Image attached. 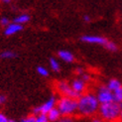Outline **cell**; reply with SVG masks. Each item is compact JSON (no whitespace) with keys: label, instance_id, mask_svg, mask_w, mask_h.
<instances>
[{"label":"cell","instance_id":"cell-30","mask_svg":"<svg viewBox=\"0 0 122 122\" xmlns=\"http://www.w3.org/2000/svg\"><path fill=\"white\" fill-rule=\"evenodd\" d=\"M1 1H2L3 3H6V4H7V3H9V2L11 1V0H1Z\"/></svg>","mask_w":122,"mask_h":122},{"label":"cell","instance_id":"cell-2","mask_svg":"<svg viewBox=\"0 0 122 122\" xmlns=\"http://www.w3.org/2000/svg\"><path fill=\"white\" fill-rule=\"evenodd\" d=\"M120 112H121V104L113 101L109 103H104V104H100L97 113L99 114V117L103 121L111 122L119 119Z\"/></svg>","mask_w":122,"mask_h":122},{"label":"cell","instance_id":"cell-13","mask_svg":"<svg viewBox=\"0 0 122 122\" xmlns=\"http://www.w3.org/2000/svg\"><path fill=\"white\" fill-rule=\"evenodd\" d=\"M46 115H47L48 120L50 121V122H57L58 120L61 119V117H62V115H61V113L58 110L57 107L53 108L52 110H50V111L48 112V114H46Z\"/></svg>","mask_w":122,"mask_h":122},{"label":"cell","instance_id":"cell-4","mask_svg":"<svg viewBox=\"0 0 122 122\" xmlns=\"http://www.w3.org/2000/svg\"><path fill=\"white\" fill-rule=\"evenodd\" d=\"M57 101H58V99H57L56 95L52 94L44 103H42L41 105L33 107V109H32L33 115L37 116L39 114H45V115L48 114L49 111L52 110L53 108H55L57 106Z\"/></svg>","mask_w":122,"mask_h":122},{"label":"cell","instance_id":"cell-32","mask_svg":"<svg viewBox=\"0 0 122 122\" xmlns=\"http://www.w3.org/2000/svg\"><path fill=\"white\" fill-rule=\"evenodd\" d=\"M111 122H116V121H111Z\"/></svg>","mask_w":122,"mask_h":122},{"label":"cell","instance_id":"cell-9","mask_svg":"<svg viewBox=\"0 0 122 122\" xmlns=\"http://www.w3.org/2000/svg\"><path fill=\"white\" fill-rule=\"evenodd\" d=\"M23 30V26L22 25H19V24H16L14 22L10 23L7 27H5L4 29V35L9 37V36H13V35H16L18 33H20Z\"/></svg>","mask_w":122,"mask_h":122},{"label":"cell","instance_id":"cell-26","mask_svg":"<svg viewBox=\"0 0 122 122\" xmlns=\"http://www.w3.org/2000/svg\"><path fill=\"white\" fill-rule=\"evenodd\" d=\"M0 122H9V118L3 112H0Z\"/></svg>","mask_w":122,"mask_h":122},{"label":"cell","instance_id":"cell-18","mask_svg":"<svg viewBox=\"0 0 122 122\" xmlns=\"http://www.w3.org/2000/svg\"><path fill=\"white\" fill-rule=\"evenodd\" d=\"M113 94H114V101L119 103V104H122V86L115 92H113Z\"/></svg>","mask_w":122,"mask_h":122},{"label":"cell","instance_id":"cell-19","mask_svg":"<svg viewBox=\"0 0 122 122\" xmlns=\"http://www.w3.org/2000/svg\"><path fill=\"white\" fill-rule=\"evenodd\" d=\"M11 22H10V20H9V18L8 17H6V16H3V17H1L0 18V25H1L2 27H7L9 24H10Z\"/></svg>","mask_w":122,"mask_h":122},{"label":"cell","instance_id":"cell-31","mask_svg":"<svg viewBox=\"0 0 122 122\" xmlns=\"http://www.w3.org/2000/svg\"><path fill=\"white\" fill-rule=\"evenodd\" d=\"M9 122H18V121L15 119H9Z\"/></svg>","mask_w":122,"mask_h":122},{"label":"cell","instance_id":"cell-25","mask_svg":"<svg viewBox=\"0 0 122 122\" xmlns=\"http://www.w3.org/2000/svg\"><path fill=\"white\" fill-rule=\"evenodd\" d=\"M6 102H7V96L5 94H0V106L4 105Z\"/></svg>","mask_w":122,"mask_h":122},{"label":"cell","instance_id":"cell-5","mask_svg":"<svg viewBox=\"0 0 122 122\" xmlns=\"http://www.w3.org/2000/svg\"><path fill=\"white\" fill-rule=\"evenodd\" d=\"M96 97L100 104L109 103L114 101V94L112 91H110L106 85H99L96 90Z\"/></svg>","mask_w":122,"mask_h":122},{"label":"cell","instance_id":"cell-28","mask_svg":"<svg viewBox=\"0 0 122 122\" xmlns=\"http://www.w3.org/2000/svg\"><path fill=\"white\" fill-rule=\"evenodd\" d=\"M90 122H104V121H103L100 117H94V118L91 119V121H90Z\"/></svg>","mask_w":122,"mask_h":122},{"label":"cell","instance_id":"cell-27","mask_svg":"<svg viewBox=\"0 0 122 122\" xmlns=\"http://www.w3.org/2000/svg\"><path fill=\"white\" fill-rule=\"evenodd\" d=\"M82 20H83V22H85V23H89V22L91 21V18H90L89 15L85 14V15H83V17H82Z\"/></svg>","mask_w":122,"mask_h":122},{"label":"cell","instance_id":"cell-11","mask_svg":"<svg viewBox=\"0 0 122 122\" xmlns=\"http://www.w3.org/2000/svg\"><path fill=\"white\" fill-rule=\"evenodd\" d=\"M106 86L110 91L115 92V91L118 90L122 86V83H121V81L119 80H117V78H110V80L107 81Z\"/></svg>","mask_w":122,"mask_h":122},{"label":"cell","instance_id":"cell-10","mask_svg":"<svg viewBox=\"0 0 122 122\" xmlns=\"http://www.w3.org/2000/svg\"><path fill=\"white\" fill-rule=\"evenodd\" d=\"M58 57H59L60 60H62L63 62L69 63V64L74 63L75 60H76L75 55L72 54L71 52L68 51V50H60L58 52Z\"/></svg>","mask_w":122,"mask_h":122},{"label":"cell","instance_id":"cell-17","mask_svg":"<svg viewBox=\"0 0 122 122\" xmlns=\"http://www.w3.org/2000/svg\"><path fill=\"white\" fill-rule=\"evenodd\" d=\"M37 74L42 77H48L49 76H50L49 70L47 68H45V66H39L37 68Z\"/></svg>","mask_w":122,"mask_h":122},{"label":"cell","instance_id":"cell-6","mask_svg":"<svg viewBox=\"0 0 122 122\" xmlns=\"http://www.w3.org/2000/svg\"><path fill=\"white\" fill-rule=\"evenodd\" d=\"M57 90L61 93L62 96H66V97H71V98H78L81 95L77 94L76 91H74V89L71 88V83L66 81H60L57 82L56 84Z\"/></svg>","mask_w":122,"mask_h":122},{"label":"cell","instance_id":"cell-8","mask_svg":"<svg viewBox=\"0 0 122 122\" xmlns=\"http://www.w3.org/2000/svg\"><path fill=\"white\" fill-rule=\"evenodd\" d=\"M70 83H71V88L74 89V91H76V92L80 95L83 94L85 89H86V82L83 81L81 77L74 78Z\"/></svg>","mask_w":122,"mask_h":122},{"label":"cell","instance_id":"cell-29","mask_svg":"<svg viewBox=\"0 0 122 122\" xmlns=\"http://www.w3.org/2000/svg\"><path fill=\"white\" fill-rule=\"evenodd\" d=\"M120 122H122V104H121V112H120V116H119Z\"/></svg>","mask_w":122,"mask_h":122},{"label":"cell","instance_id":"cell-15","mask_svg":"<svg viewBox=\"0 0 122 122\" xmlns=\"http://www.w3.org/2000/svg\"><path fill=\"white\" fill-rule=\"evenodd\" d=\"M17 57V54L12 50H5L0 53V59L2 60H12Z\"/></svg>","mask_w":122,"mask_h":122},{"label":"cell","instance_id":"cell-1","mask_svg":"<svg viewBox=\"0 0 122 122\" xmlns=\"http://www.w3.org/2000/svg\"><path fill=\"white\" fill-rule=\"evenodd\" d=\"M100 103L97 100V97L92 92H86L81 94L77 98V113L83 117L93 116L98 112Z\"/></svg>","mask_w":122,"mask_h":122},{"label":"cell","instance_id":"cell-16","mask_svg":"<svg viewBox=\"0 0 122 122\" xmlns=\"http://www.w3.org/2000/svg\"><path fill=\"white\" fill-rule=\"evenodd\" d=\"M104 48L106 49L107 51L112 52V53L118 51V46H117V44H116V43H114V42H112V41H108L106 44H105Z\"/></svg>","mask_w":122,"mask_h":122},{"label":"cell","instance_id":"cell-12","mask_svg":"<svg viewBox=\"0 0 122 122\" xmlns=\"http://www.w3.org/2000/svg\"><path fill=\"white\" fill-rule=\"evenodd\" d=\"M30 20H31V16L27 13H22L20 15H17L14 19H13V22L16 23V24H19V25H25V24L29 23Z\"/></svg>","mask_w":122,"mask_h":122},{"label":"cell","instance_id":"cell-3","mask_svg":"<svg viewBox=\"0 0 122 122\" xmlns=\"http://www.w3.org/2000/svg\"><path fill=\"white\" fill-rule=\"evenodd\" d=\"M56 107L62 116L72 117L77 113V99L66 96H61L57 101Z\"/></svg>","mask_w":122,"mask_h":122},{"label":"cell","instance_id":"cell-22","mask_svg":"<svg viewBox=\"0 0 122 122\" xmlns=\"http://www.w3.org/2000/svg\"><path fill=\"white\" fill-rule=\"evenodd\" d=\"M81 78V80L83 81H85V82H88V81H90V80H91V76H90V75L88 74V72H86V71H85L84 72V74L81 76H80Z\"/></svg>","mask_w":122,"mask_h":122},{"label":"cell","instance_id":"cell-7","mask_svg":"<svg viewBox=\"0 0 122 122\" xmlns=\"http://www.w3.org/2000/svg\"><path fill=\"white\" fill-rule=\"evenodd\" d=\"M81 41L85 44H90V45H99L104 47L105 44L108 42V40L105 37L98 35H83L81 37Z\"/></svg>","mask_w":122,"mask_h":122},{"label":"cell","instance_id":"cell-23","mask_svg":"<svg viewBox=\"0 0 122 122\" xmlns=\"http://www.w3.org/2000/svg\"><path fill=\"white\" fill-rule=\"evenodd\" d=\"M57 122H76L75 119L72 117H65V116H62L60 120H58Z\"/></svg>","mask_w":122,"mask_h":122},{"label":"cell","instance_id":"cell-24","mask_svg":"<svg viewBox=\"0 0 122 122\" xmlns=\"http://www.w3.org/2000/svg\"><path fill=\"white\" fill-rule=\"evenodd\" d=\"M76 75H77V76H81L84 72H85V70L83 69V68H81V66H78V68H76Z\"/></svg>","mask_w":122,"mask_h":122},{"label":"cell","instance_id":"cell-14","mask_svg":"<svg viewBox=\"0 0 122 122\" xmlns=\"http://www.w3.org/2000/svg\"><path fill=\"white\" fill-rule=\"evenodd\" d=\"M49 66H50V68L53 71H55V72L61 71V64L56 58L51 57L49 59Z\"/></svg>","mask_w":122,"mask_h":122},{"label":"cell","instance_id":"cell-21","mask_svg":"<svg viewBox=\"0 0 122 122\" xmlns=\"http://www.w3.org/2000/svg\"><path fill=\"white\" fill-rule=\"evenodd\" d=\"M35 118H36L35 115L31 114V115H28V116L22 118L21 120H19L18 122H35Z\"/></svg>","mask_w":122,"mask_h":122},{"label":"cell","instance_id":"cell-20","mask_svg":"<svg viewBox=\"0 0 122 122\" xmlns=\"http://www.w3.org/2000/svg\"><path fill=\"white\" fill-rule=\"evenodd\" d=\"M35 122H50L47 118V115L45 114H39L36 116L35 118Z\"/></svg>","mask_w":122,"mask_h":122}]
</instances>
